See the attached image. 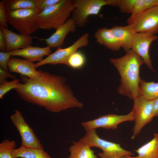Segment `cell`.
<instances>
[{
    "mask_svg": "<svg viewBox=\"0 0 158 158\" xmlns=\"http://www.w3.org/2000/svg\"><path fill=\"white\" fill-rule=\"evenodd\" d=\"M94 37L99 44L111 50L118 51L121 48L119 42L111 29L99 28L95 32Z\"/></svg>",
    "mask_w": 158,
    "mask_h": 158,
    "instance_id": "18",
    "label": "cell"
},
{
    "mask_svg": "<svg viewBox=\"0 0 158 158\" xmlns=\"http://www.w3.org/2000/svg\"><path fill=\"white\" fill-rule=\"evenodd\" d=\"M10 118L20 134L21 146L44 149L38 138L20 111L16 110L14 113L10 116Z\"/></svg>",
    "mask_w": 158,
    "mask_h": 158,
    "instance_id": "10",
    "label": "cell"
},
{
    "mask_svg": "<svg viewBox=\"0 0 158 158\" xmlns=\"http://www.w3.org/2000/svg\"><path fill=\"white\" fill-rule=\"evenodd\" d=\"M133 109L135 121L131 138H135L141 130L154 117L153 113V100L147 99L139 95L133 100Z\"/></svg>",
    "mask_w": 158,
    "mask_h": 158,
    "instance_id": "7",
    "label": "cell"
},
{
    "mask_svg": "<svg viewBox=\"0 0 158 158\" xmlns=\"http://www.w3.org/2000/svg\"><path fill=\"white\" fill-rule=\"evenodd\" d=\"M34 78L20 75L23 83L15 89L25 102L54 113L72 108H81L83 104L74 96L64 77L39 70Z\"/></svg>",
    "mask_w": 158,
    "mask_h": 158,
    "instance_id": "1",
    "label": "cell"
},
{
    "mask_svg": "<svg viewBox=\"0 0 158 158\" xmlns=\"http://www.w3.org/2000/svg\"><path fill=\"white\" fill-rule=\"evenodd\" d=\"M145 11V0H136L131 16H135Z\"/></svg>",
    "mask_w": 158,
    "mask_h": 158,
    "instance_id": "30",
    "label": "cell"
},
{
    "mask_svg": "<svg viewBox=\"0 0 158 158\" xmlns=\"http://www.w3.org/2000/svg\"><path fill=\"white\" fill-rule=\"evenodd\" d=\"M6 41L4 33L0 29V50L1 51L5 52L6 51Z\"/></svg>",
    "mask_w": 158,
    "mask_h": 158,
    "instance_id": "33",
    "label": "cell"
},
{
    "mask_svg": "<svg viewBox=\"0 0 158 158\" xmlns=\"http://www.w3.org/2000/svg\"><path fill=\"white\" fill-rule=\"evenodd\" d=\"M153 113L154 117L158 116V98L154 100Z\"/></svg>",
    "mask_w": 158,
    "mask_h": 158,
    "instance_id": "35",
    "label": "cell"
},
{
    "mask_svg": "<svg viewBox=\"0 0 158 158\" xmlns=\"http://www.w3.org/2000/svg\"><path fill=\"white\" fill-rule=\"evenodd\" d=\"M68 150L70 154L67 158H98L90 147L80 140L74 142Z\"/></svg>",
    "mask_w": 158,
    "mask_h": 158,
    "instance_id": "21",
    "label": "cell"
},
{
    "mask_svg": "<svg viewBox=\"0 0 158 158\" xmlns=\"http://www.w3.org/2000/svg\"><path fill=\"white\" fill-rule=\"evenodd\" d=\"M7 22L5 4L3 0L0 1V28H8Z\"/></svg>",
    "mask_w": 158,
    "mask_h": 158,
    "instance_id": "28",
    "label": "cell"
},
{
    "mask_svg": "<svg viewBox=\"0 0 158 158\" xmlns=\"http://www.w3.org/2000/svg\"><path fill=\"white\" fill-rule=\"evenodd\" d=\"M10 52L11 56H20L33 62L42 61L44 56H48L51 54V48L49 46L40 47L31 45L23 49L15 50Z\"/></svg>",
    "mask_w": 158,
    "mask_h": 158,
    "instance_id": "16",
    "label": "cell"
},
{
    "mask_svg": "<svg viewBox=\"0 0 158 158\" xmlns=\"http://www.w3.org/2000/svg\"><path fill=\"white\" fill-rule=\"evenodd\" d=\"M74 9L71 0H61L56 5L45 8L38 15L39 28L56 29L67 21Z\"/></svg>",
    "mask_w": 158,
    "mask_h": 158,
    "instance_id": "3",
    "label": "cell"
},
{
    "mask_svg": "<svg viewBox=\"0 0 158 158\" xmlns=\"http://www.w3.org/2000/svg\"><path fill=\"white\" fill-rule=\"evenodd\" d=\"M89 35L85 33L80 37L72 45L64 48H57L42 61L35 63L36 68L48 64L53 65L63 64L68 65V60L70 56L79 48L87 46L89 42Z\"/></svg>",
    "mask_w": 158,
    "mask_h": 158,
    "instance_id": "8",
    "label": "cell"
},
{
    "mask_svg": "<svg viewBox=\"0 0 158 158\" xmlns=\"http://www.w3.org/2000/svg\"><path fill=\"white\" fill-rule=\"evenodd\" d=\"M12 158H53L44 149L20 146L12 153Z\"/></svg>",
    "mask_w": 158,
    "mask_h": 158,
    "instance_id": "20",
    "label": "cell"
},
{
    "mask_svg": "<svg viewBox=\"0 0 158 158\" xmlns=\"http://www.w3.org/2000/svg\"><path fill=\"white\" fill-rule=\"evenodd\" d=\"M119 0H73L74 9L72 18L77 26H85L91 15H97L102 7L106 5L117 6Z\"/></svg>",
    "mask_w": 158,
    "mask_h": 158,
    "instance_id": "5",
    "label": "cell"
},
{
    "mask_svg": "<svg viewBox=\"0 0 158 158\" xmlns=\"http://www.w3.org/2000/svg\"><path fill=\"white\" fill-rule=\"evenodd\" d=\"M145 11L157 5L158 0H145Z\"/></svg>",
    "mask_w": 158,
    "mask_h": 158,
    "instance_id": "34",
    "label": "cell"
},
{
    "mask_svg": "<svg viewBox=\"0 0 158 158\" xmlns=\"http://www.w3.org/2000/svg\"><path fill=\"white\" fill-rule=\"evenodd\" d=\"M85 61V57L84 54L81 52L77 51L69 58L68 66L73 69H78L84 66Z\"/></svg>",
    "mask_w": 158,
    "mask_h": 158,
    "instance_id": "25",
    "label": "cell"
},
{
    "mask_svg": "<svg viewBox=\"0 0 158 158\" xmlns=\"http://www.w3.org/2000/svg\"><path fill=\"white\" fill-rule=\"evenodd\" d=\"M120 158H127L126 156L125 157H120Z\"/></svg>",
    "mask_w": 158,
    "mask_h": 158,
    "instance_id": "36",
    "label": "cell"
},
{
    "mask_svg": "<svg viewBox=\"0 0 158 158\" xmlns=\"http://www.w3.org/2000/svg\"><path fill=\"white\" fill-rule=\"evenodd\" d=\"M2 31L6 41V51L10 52L14 50L24 48L31 46L32 37L15 33L8 28H0Z\"/></svg>",
    "mask_w": 158,
    "mask_h": 158,
    "instance_id": "14",
    "label": "cell"
},
{
    "mask_svg": "<svg viewBox=\"0 0 158 158\" xmlns=\"http://www.w3.org/2000/svg\"><path fill=\"white\" fill-rule=\"evenodd\" d=\"M8 67L10 72L18 73L29 78H34L39 73V71L36 69L35 63L17 57H12L10 59Z\"/></svg>",
    "mask_w": 158,
    "mask_h": 158,
    "instance_id": "15",
    "label": "cell"
},
{
    "mask_svg": "<svg viewBox=\"0 0 158 158\" xmlns=\"http://www.w3.org/2000/svg\"><path fill=\"white\" fill-rule=\"evenodd\" d=\"M111 63L117 68L121 76L118 93L133 100L140 95V66L144 63L135 52L130 49L123 56L111 58Z\"/></svg>",
    "mask_w": 158,
    "mask_h": 158,
    "instance_id": "2",
    "label": "cell"
},
{
    "mask_svg": "<svg viewBox=\"0 0 158 158\" xmlns=\"http://www.w3.org/2000/svg\"><path fill=\"white\" fill-rule=\"evenodd\" d=\"M19 80L15 79L11 81H6L0 84V98H3L4 96L12 89L19 87Z\"/></svg>",
    "mask_w": 158,
    "mask_h": 158,
    "instance_id": "26",
    "label": "cell"
},
{
    "mask_svg": "<svg viewBox=\"0 0 158 158\" xmlns=\"http://www.w3.org/2000/svg\"><path fill=\"white\" fill-rule=\"evenodd\" d=\"M137 33L155 35L158 32V6H157L135 16H130L127 20Z\"/></svg>",
    "mask_w": 158,
    "mask_h": 158,
    "instance_id": "9",
    "label": "cell"
},
{
    "mask_svg": "<svg viewBox=\"0 0 158 158\" xmlns=\"http://www.w3.org/2000/svg\"><path fill=\"white\" fill-rule=\"evenodd\" d=\"M134 117L132 111L126 115L109 114L99 116L92 120L83 122L81 125L85 131L98 128L116 129L118 124L128 121H134Z\"/></svg>",
    "mask_w": 158,
    "mask_h": 158,
    "instance_id": "11",
    "label": "cell"
},
{
    "mask_svg": "<svg viewBox=\"0 0 158 158\" xmlns=\"http://www.w3.org/2000/svg\"><path fill=\"white\" fill-rule=\"evenodd\" d=\"M76 25L72 18L68 19L62 25L56 29L50 37L42 39L51 48L61 47L63 44L65 39L70 32H74L76 30Z\"/></svg>",
    "mask_w": 158,
    "mask_h": 158,
    "instance_id": "13",
    "label": "cell"
},
{
    "mask_svg": "<svg viewBox=\"0 0 158 158\" xmlns=\"http://www.w3.org/2000/svg\"><path fill=\"white\" fill-rule=\"evenodd\" d=\"M42 0H3L6 11L27 9H39Z\"/></svg>",
    "mask_w": 158,
    "mask_h": 158,
    "instance_id": "22",
    "label": "cell"
},
{
    "mask_svg": "<svg viewBox=\"0 0 158 158\" xmlns=\"http://www.w3.org/2000/svg\"><path fill=\"white\" fill-rule=\"evenodd\" d=\"M136 0H120L118 6L120 11L124 13L131 14Z\"/></svg>",
    "mask_w": 158,
    "mask_h": 158,
    "instance_id": "27",
    "label": "cell"
},
{
    "mask_svg": "<svg viewBox=\"0 0 158 158\" xmlns=\"http://www.w3.org/2000/svg\"><path fill=\"white\" fill-rule=\"evenodd\" d=\"M84 136L80 140L89 147L99 148L102 151L99 152L98 156L100 158H120L131 156L132 152L122 148L120 144L102 139L97 134L95 129L86 131Z\"/></svg>",
    "mask_w": 158,
    "mask_h": 158,
    "instance_id": "6",
    "label": "cell"
},
{
    "mask_svg": "<svg viewBox=\"0 0 158 158\" xmlns=\"http://www.w3.org/2000/svg\"><path fill=\"white\" fill-rule=\"evenodd\" d=\"M61 0H42L39 8V10L41 12L45 8L56 5Z\"/></svg>",
    "mask_w": 158,
    "mask_h": 158,
    "instance_id": "31",
    "label": "cell"
},
{
    "mask_svg": "<svg viewBox=\"0 0 158 158\" xmlns=\"http://www.w3.org/2000/svg\"><path fill=\"white\" fill-rule=\"evenodd\" d=\"M119 42L121 47L127 52L131 49L132 44L137 33L132 26H114L111 28Z\"/></svg>",
    "mask_w": 158,
    "mask_h": 158,
    "instance_id": "17",
    "label": "cell"
},
{
    "mask_svg": "<svg viewBox=\"0 0 158 158\" xmlns=\"http://www.w3.org/2000/svg\"><path fill=\"white\" fill-rule=\"evenodd\" d=\"M37 8L7 11V21L20 34L30 35L39 28Z\"/></svg>",
    "mask_w": 158,
    "mask_h": 158,
    "instance_id": "4",
    "label": "cell"
},
{
    "mask_svg": "<svg viewBox=\"0 0 158 158\" xmlns=\"http://www.w3.org/2000/svg\"><path fill=\"white\" fill-rule=\"evenodd\" d=\"M158 37L155 35L147 33H137L133 41L131 49L137 54L150 70L154 71L149 54L151 44L157 40Z\"/></svg>",
    "mask_w": 158,
    "mask_h": 158,
    "instance_id": "12",
    "label": "cell"
},
{
    "mask_svg": "<svg viewBox=\"0 0 158 158\" xmlns=\"http://www.w3.org/2000/svg\"><path fill=\"white\" fill-rule=\"evenodd\" d=\"M16 146L14 140L7 139L3 140L0 143V158H12V153Z\"/></svg>",
    "mask_w": 158,
    "mask_h": 158,
    "instance_id": "24",
    "label": "cell"
},
{
    "mask_svg": "<svg viewBox=\"0 0 158 158\" xmlns=\"http://www.w3.org/2000/svg\"><path fill=\"white\" fill-rule=\"evenodd\" d=\"M153 138L135 151L137 156H126L127 158H158V133L154 134Z\"/></svg>",
    "mask_w": 158,
    "mask_h": 158,
    "instance_id": "19",
    "label": "cell"
},
{
    "mask_svg": "<svg viewBox=\"0 0 158 158\" xmlns=\"http://www.w3.org/2000/svg\"><path fill=\"white\" fill-rule=\"evenodd\" d=\"M11 56L10 51H0V67L6 71H9L8 64Z\"/></svg>",
    "mask_w": 158,
    "mask_h": 158,
    "instance_id": "29",
    "label": "cell"
},
{
    "mask_svg": "<svg viewBox=\"0 0 158 158\" xmlns=\"http://www.w3.org/2000/svg\"><path fill=\"white\" fill-rule=\"evenodd\" d=\"M139 94L149 100L158 98V83L147 82L141 79L139 85Z\"/></svg>",
    "mask_w": 158,
    "mask_h": 158,
    "instance_id": "23",
    "label": "cell"
},
{
    "mask_svg": "<svg viewBox=\"0 0 158 158\" xmlns=\"http://www.w3.org/2000/svg\"><path fill=\"white\" fill-rule=\"evenodd\" d=\"M16 77V76L11 74L8 71H6L0 67V83H2L6 82V78H11L14 79Z\"/></svg>",
    "mask_w": 158,
    "mask_h": 158,
    "instance_id": "32",
    "label": "cell"
},
{
    "mask_svg": "<svg viewBox=\"0 0 158 158\" xmlns=\"http://www.w3.org/2000/svg\"><path fill=\"white\" fill-rule=\"evenodd\" d=\"M157 6H158V3H157Z\"/></svg>",
    "mask_w": 158,
    "mask_h": 158,
    "instance_id": "37",
    "label": "cell"
}]
</instances>
